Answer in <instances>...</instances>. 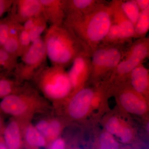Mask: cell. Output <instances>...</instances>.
<instances>
[{
  "label": "cell",
  "instance_id": "7",
  "mask_svg": "<svg viewBox=\"0 0 149 149\" xmlns=\"http://www.w3.org/2000/svg\"><path fill=\"white\" fill-rule=\"evenodd\" d=\"M95 86L85 87L74 92L68 97L66 111L72 120L83 121L91 116V103Z\"/></svg>",
  "mask_w": 149,
  "mask_h": 149
},
{
  "label": "cell",
  "instance_id": "31",
  "mask_svg": "<svg viewBox=\"0 0 149 149\" xmlns=\"http://www.w3.org/2000/svg\"><path fill=\"white\" fill-rule=\"evenodd\" d=\"M12 0H0V17L6 12L10 10L13 5Z\"/></svg>",
  "mask_w": 149,
  "mask_h": 149
},
{
  "label": "cell",
  "instance_id": "21",
  "mask_svg": "<svg viewBox=\"0 0 149 149\" xmlns=\"http://www.w3.org/2000/svg\"><path fill=\"white\" fill-rule=\"evenodd\" d=\"M25 140L28 145L36 148H42L46 146V139L35 127L29 125L26 128Z\"/></svg>",
  "mask_w": 149,
  "mask_h": 149
},
{
  "label": "cell",
  "instance_id": "14",
  "mask_svg": "<svg viewBox=\"0 0 149 149\" xmlns=\"http://www.w3.org/2000/svg\"><path fill=\"white\" fill-rule=\"evenodd\" d=\"M127 80L135 91L149 101V70L143 63L132 70Z\"/></svg>",
  "mask_w": 149,
  "mask_h": 149
},
{
  "label": "cell",
  "instance_id": "34",
  "mask_svg": "<svg viewBox=\"0 0 149 149\" xmlns=\"http://www.w3.org/2000/svg\"><path fill=\"white\" fill-rule=\"evenodd\" d=\"M0 149H8L4 142L0 141Z\"/></svg>",
  "mask_w": 149,
  "mask_h": 149
},
{
  "label": "cell",
  "instance_id": "20",
  "mask_svg": "<svg viewBox=\"0 0 149 149\" xmlns=\"http://www.w3.org/2000/svg\"><path fill=\"white\" fill-rule=\"evenodd\" d=\"M149 29V6L140 12L139 18L134 27L135 38L146 37Z\"/></svg>",
  "mask_w": 149,
  "mask_h": 149
},
{
  "label": "cell",
  "instance_id": "15",
  "mask_svg": "<svg viewBox=\"0 0 149 149\" xmlns=\"http://www.w3.org/2000/svg\"><path fill=\"white\" fill-rule=\"evenodd\" d=\"M104 1L102 0H63L65 17L87 13Z\"/></svg>",
  "mask_w": 149,
  "mask_h": 149
},
{
  "label": "cell",
  "instance_id": "27",
  "mask_svg": "<svg viewBox=\"0 0 149 149\" xmlns=\"http://www.w3.org/2000/svg\"><path fill=\"white\" fill-rule=\"evenodd\" d=\"M19 57H21L23 54L29 49L32 44L29 33L25 31L22 27L19 34Z\"/></svg>",
  "mask_w": 149,
  "mask_h": 149
},
{
  "label": "cell",
  "instance_id": "26",
  "mask_svg": "<svg viewBox=\"0 0 149 149\" xmlns=\"http://www.w3.org/2000/svg\"><path fill=\"white\" fill-rule=\"evenodd\" d=\"M13 19L10 16L0 19V47L2 48L9 36Z\"/></svg>",
  "mask_w": 149,
  "mask_h": 149
},
{
  "label": "cell",
  "instance_id": "33",
  "mask_svg": "<svg viewBox=\"0 0 149 149\" xmlns=\"http://www.w3.org/2000/svg\"><path fill=\"white\" fill-rule=\"evenodd\" d=\"M140 11L143 10L149 6V0H136Z\"/></svg>",
  "mask_w": 149,
  "mask_h": 149
},
{
  "label": "cell",
  "instance_id": "16",
  "mask_svg": "<svg viewBox=\"0 0 149 149\" xmlns=\"http://www.w3.org/2000/svg\"><path fill=\"white\" fill-rule=\"evenodd\" d=\"M27 105L24 99L17 95L11 94L2 99L0 110L7 114L20 115L27 110Z\"/></svg>",
  "mask_w": 149,
  "mask_h": 149
},
{
  "label": "cell",
  "instance_id": "10",
  "mask_svg": "<svg viewBox=\"0 0 149 149\" xmlns=\"http://www.w3.org/2000/svg\"><path fill=\"white\" fill-rule=\"evenodd\" d=\"M91 57L88 56H79L71 64L68 74L72 85V92L85 87L89 82L91 73Z\"/></svg>",
  "mask_w": 149,
  "mask_h": 149
},
{
  "label": "cell",
  "instance_id": "1",
  "mask_svg": "<svg viewBox=\"0 0 149 149\" xmlns=\"http://www.w3.org/2000/svg\"><path fill=\"white\" fill-rule=\"evenodd\" d=\"M111 24L108 3L105 1L84 14L66 16L63 23L88 46L92 54L100 45Z\"/></svg>",
  "mask_w": 149,
  "mask_h": 149
},
{
  "label": "cell",
  "instance_id": "35",
  "mask_svg": "<svg viewBox=\"0 0 149 149\" xmlns=\"http://www.w3.org/2000/svg\"><path fill=\"white\" fill-rule=\"evenodd\" d=\"M2 125V118L0 114V130L1 128Z\"/></svg>",
  "mask_w": 149,
  "mask_h": 149
},
{
  "label": "cell",
  "instance_id": "2",
  "mask_svg": "<svg viewBox=\"0 0 149 149\" xmlns=\"http://www.w3.org/2000/svg\"><path fill=\"white\" fill-rule=\"evenodd\" d=\"M43 40L47 58L52 65L65 68L79 56H92L88 46L64 24L50 26L46 30Z\"/></svg>",
  "mask_w": 149,
  "mask_h": 149
},
{
  "label": "cell",
  "instance_id": "23",
  "mask_svg": "<svg viewBox=\"0 0 149 149\" xmlns=\"http://www.w3.org/2000/svg\"><path fill=\"white\" fill-rule=\"evenodd\" d=\"M121 6L126 16L135 27L141 12L136 0L121 1Z\"/></svg>",
  "mask_w": 149,
  "mask_h": 149
},
{
  "label": "cell",
  "instance_id": "11",
  "mask_svg": "<svg viewBox=\"0 0 149 149\" xmlns=\"http://www.w3.org/2000/svg\"><path fill=\"white\" fill-rule=\"evenodd\" d=\"M11 9V18L21 24L28 19L43 15L40 0L14 1Z\"/></svg>",
  "mask_w": 149,
  "mask_h": 149
},
{
  "label": "cell",
  "instance_id": "36",
  "mask_svg": "<svg viewBox=\"0 0 149 149\" xmlns=\"http://www.w3.org/2000/svg\"><path fill=\"white\" fill-rule=\"evenodd\" d=\"M70 149H81L80 148H72Z\"/></svg>",
  "mask_w": 149,
  "mask_h": 149
},
{
  "label": "cell",
  "instance_id": "24",
  "mask_svg": "<svg viewBox=\"0 0 149 149\" xmlns=\"http://www.w3.org/2000/svg\"><path fill=\"white\" fill-rule=\"evenodd\" d=\"M47 23L43 15L36 17L34 25L29 32L32 42L41 38V35L47 29Z\"/></svg>",
  "mask_w": 149,
  "mask_h": 149
},
{
  "label": "cell",
  "instance_id": "6",
  "mask_svg": "<svg viewBox=\"0 0 149 149\" xmlns=\"http://www.w3.org/2000/svg\"><path fill=\"white\" fill-rule=\"evenodd\" d=\"M111 95L120 109L125 113L145 117L149 112V101L133 89L128 80L112 83Z\"/></svg>",
  "mask_w": 149,
  "mask_h": 149
},
{
  "label": "cell",
  "instance_id": "25",
  "mask_svg": "<svg viewBox=\"0 0 149 149\" xmlns=\"http://www.w3.org/2000/svg\"><path fill=\"white\" fill-rule=\"evenodd\" d=\"M17 58L9 54L3 48L0 47V67L1 68L9 71L17 66Z\"/></svg>",
  "mask_w": 149,
  "mask_h": 149
},
{
  "label": "cell",
  "instance_id": "32",
  "mask_svg": "<svg viewBox=\"0 0 149 149\" xmlns=\"http://www.w3.org/2000/svg\"><path fill=\"white\" fill-rule=\"evenodd\" d=\"M66 144L64 139L58 138L54 140L49 149H65Z\"/></svg>",
  "mask_w": 149,
  "mask_h": 149
},
{
  "label": "cell",
  "instance_id": "22",
  "mask_svg": "<svg viewBox=\"0 0 149 149\" xmlns=\"http://www.w3.org/2000/svg\"><path fill=\"white\" fill-rule=\"evenodd\" d=\"M120 149V143L111 134L103 129L98 137L97 149Z\"/></svg>",
  "mask_w": 149,
  "mask_h": 149
},
{
  "label": "cell",
  "instance_id": "13",
  "mask_svg": "<svg viewBox=\"0 0 149 149\" xmlns=\"http://www.w3.org/2000/svg\"><path fill=\"white\" fill-rule=\"evenodd\" d=\"M111 23L121 28L126 37L129 39L135 38L134 26L123 10L120 0H113L108 3Z\"/></svg>",
  "mask_w": 149,
  "mask_h": 149
},
{
  "label": "cell",
  "instance_id": "9",
  "mask_svg": "<svg viewBox=\"0 0 149 149\" xmlns=\"http://www.w3.org/2000/svg\"><path fill=\"white\" fill-rule=\"evenodd\" d=\"M117 113H111L105 116L102 121L104 130L108 132L120 143H133L136 136L135 128L129 120Z\"/></svg>",
  "mask_w": 149,
  "mask_h": 149
},
{
  "label": "cell",
  "instance_id": "8",
  "mask_svg": "<svg viewBox=\"0 0 149 149\" xmlns=\"http://www.w3.org/2000/svg\"><path fill=\"white\" fill-rule=\"evenodd\" d=\"M21 58V62L16 68H18L23 77L27 78L44 65L47 58L43 39L41 37L32 42Z\"/></svg>",
  "mask_w": 149,
  "mask_h": 149
},
{
  "label": "cell",
  "instance_id": "29",
  "mask_svg": "<svg viewBox=\"0 0 149 149\" xmlns=\"http://www.w3.org/2000/svg\"><path fill=\"white\" fill-rule=\"evenodd\" d=\"M35 128L45 138L49 139L50 135V122L46 120H41L37 123Z\"/></svg>",
  "mask_w": 149,
  "mask_h": 149
},
{
  "label": "cell",
  "instance_id": "17",
  "mask_svg": "<svg viewBox=\"0 0 149 149\" xmlns=\"http://www.w3.org/2000/svg\"><path fill=\"white\" fill-rule=\"evenodd\" d=\"M4 142L8 149H19L22 141L20 129L17 123L12 121L8 124L3 133Z\"/></svg>",
  "mask_w": 149,
  "mask_h": 149
},
{
  "label": "cell",
  "instance_id": "5",
  "mask_svg": "<svg viewBox=\"0 0 149 149\" xmlns=\"http://www.w3.org/2000/svg\"><path fill=\"white\" fill-rule=\"evenodd\" d=\"M41 74L40 88L50 98L64 100L72 94V85L64 68L52 65L43 69Z\"/></svg>",
  "mask_w": 149,
  "mask_h": 149
},
{
  "label": "cell",
  "instance_id": "4",
  "mask_svg": "<svg viewBox=\"0 0 149 149\" xmlns=\"http://www.w3.org/2000/svg\"><path fill=\"white\" fill-rule=\"evenodd\" d=\"M149 56L148 37L138 39L128 47L120 62L108 79L112 84L126 81L132 70L143 63Z\"/></svg>",
  "mask_w": 149,
  "mask_h": 149
},
{
  "label": "cell",
  "instance_id": "12",
  "mask_svg": "<svg viewBox=\"0 0 149 149\" xmlns=\"http://www.w3.org/2000/svg\"><path fill=\"white\" fill-rule=\"evenodd\" d=\"M42 14L51 26L63 25L65 18L63 0H40Z\"/></svg>",
  "mask_w": 149,
  "mask_h": 149
},
{
  "label": "cell",
  "instance_id": "19",
  "mask_svg": "<svg viewBox=\"0 0 149 149\" xmlns=\"http://www.w3.org/2000/svg\"><path fill=\"white\" fill-rule=\"evenodd\" d=\"M132 43V39L126 37L123 30L119 26L111 23L108 32L101 44L104 45H124Z\"/></svg>",
  "mask_w": 149,
  "mask_h": 149
},
{
  "label": "cell",
  "instance_id": "28",
  "mask_svg": "<svg viewBox=\"0 0 149 149\" xmlns=\"http://www.w3.org/2000/svg\"><path fill=\"white\" fill-rule=\"evenodd\" d=\"M13 89L12 82L5 78H0V98L11 94Z\"/></svg>",
  "mask_w": 149,
  "mask_h": 149
},
{
  "label": "cell",
  "instance_id": "30",
  "mask_svg": "<svg viewBox=\"0 0 149 149\" xmlns=\"http://www.w3.org/2000/svg\"><path fill=\"white\" fill-rule=\"evenodd\" d=\"M50 125V135L49 140H54L58 138L62 130L61 123L58 120H53L49 121Z\"/></svg>",
  "mask_w": 149,
  "mask_h": 149
},
{
  "label": "cell",
  "instance_id": "3",
  "mask_svg": "<svg viewBox=\"0 0 149 149\" xmlns=\"http://www.w3.org/2000/svg\"><path fill=\"white\" fill-rule=\"evenodd\" d=\"M127 45L130 44L100 45L91 56L89 82L96 87L108 77L122 59Z\"/></svg>",
  "mask_w": 149,
  "mask_h": 149
},
{
  "label": "cell",
  "instance_id": "18",
  "mask_svg": "<svg viewBox=\"0 0 149 149\" xmlns=\"http://www.w3.org/2000/svg\"><path fill=\"white\" fill-rule=\"evenodd\" d=\"M12 19L9 36L2 48L9 54L17 58L19 57V34L22 25Z\"/></svg>",
  "mask_w": 149,
  "mask_h": 149
}]
</instances>
